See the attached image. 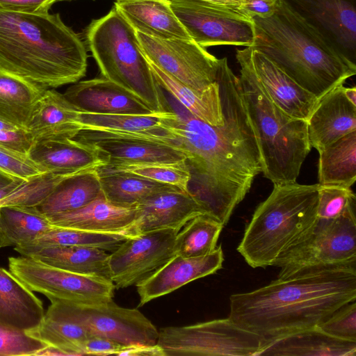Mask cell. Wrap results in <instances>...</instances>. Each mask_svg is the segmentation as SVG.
<instances>
[{
    "mask_svg": "<svg viewBox=\"0 0 356 356\" xmlns=\"http://www.w3.org/2000/svg\"><path fill=\"white\" fill-rule=\"evenodd\" d=\"M171 112L148 115H99L81 112L79 122L82 129L138 136L179 149L177 140L164 124L165 118Z\"/></svg>",
    "mask_w": 356,
    "mask_h": 356,
    "instance_id": "484cf974",
    "label": "cell"
},
{
    "mask_svg": "<svg viewBox=\"0 0 356 356\" xmlns=\"http://www.w3.org/2000/svg\"><path fill=\"white\" fill-rule=\"evenodd\" d=\"M218 83L223 123L211 125L184 109L165 118V127L186 155L188 191L206 215L226 225L262 172L257 140L246 110L238 77L219 59Z\"/></svg>",
    "mask_w": 356,
    "mask_h": 356,
    "instance_id": "6da1fadb",
    "label": "cell"
},
{
    "mask_svg": "<svg viewBox=\"0 0 356 356\" xmlns=\"http://www.w3.org/2000/svg\"><path fill=\"white\" fill-rule=\"evenodd\" d=\"M114 6L136 32L163 39H191L169 0H121Z\"/></svg>",
    "mask_w": 356,
    "mask_h": 356,
    "instance_id": "d4e9b609",
    "label": "cell"
},
{
    "mask_svg": "<svg viewBox=\"0 0 356 356\" xmlns=\"http://www.w3.org/2000/svg\"><path fill=\"white\" fill-rule=\"evenodd\" d=\"M26 257L64 270L111 280L109 254L102 249L79 245L42 248Z\"/></svg>",
    "mask_w": 356,
    "mask_h": 356,
    "instance_id": "f546056e",
    "label": "cell"
},
{
    "mask_svg": "<svg viewBox=\"0 0 356 356\" xmlns=\"http://www.w3.org/2000/svg\"><path fill=\"white\" fill-rule=\"evenodd\" d=\"M104 195L97 169L64 177L36 208L47 218L79 209Z\"/></svg>",
    "mask_w": 356,
    "mask_h": 356,
    "instance_id": "f1b7e54d",
    "label": "cell"
},
{
    "mask_svg": "<svg viewBox=\"0 0 356 356\" xmlns=\"http://www.w3.org/2000/svg\"><path fill=\"white\" fill-rule=\"evenodd\" d=\"M224 261L221 245L201 257H184L175 254L154 273L136 284L139 296L138 307L167 295L182 286L215 273Z\"/></svg>",
    "mask_w": 356,
    "mask_h": 356,
    "instance_id": "d6986e66",
    "label": "cell"
},
{
    "mask_svg": "<svg viewBox=\"0 0 356 356\" xmlns=\"http://www.w3.org/2000/svg\"><path fill=\"white\" fill-rule=\"evenodd\" d=\"M53 226L36 207H0V248L22 245Z\"/></svg>",
    "mask_w": 356,
    "mask_h": 356,
    "instance_id": "d590c367",
    "label": "cell"
},
{
    "mask_svg": "<svg viewBox=\"0 0 356 356\" xmlns=\"http://www.w3.org/2000/svg\"><path fill=\"white\" fill-rule=\"evenodd\" d=\"M354 300L356 267L314 268L277 278L252 291L232 294L228 318L261 337L264 346L318 327L337 309Z\"/></svg>",
    "mask_w": 356,
    "mask_h": 356,
    "instance_id": "7a4b0ae2",
    "label": "cell"
},
{
    "mask_svg": "<svg viewBox=\"0 0 356 356\" xmlns=\"http://www.w3.org/2000/svg\"><path fill=\"white\" fill-rule=\"evenodd\" d=\"M318 184L351 187L356 180V131L318 151Z\"/></svg>",
    "mask_w": 356,
    "mask_h": 356,
    "instance_id": "836d02e7",
    "label": "cell"
},
{
    "mask_svg": "<svg viewBox=\"0 0 356 356\" xmlns=\"http://www.w3.org/2000/svg\"><path fill=\"white\" fill-rule=\"evenodd\" d=\"M278 0H245L248 14L260 17H268L276 10Z\"/></svg>",
    "mask_w": 356,
    "mask_h": 356,
    "instance_id": "7dc6e473",
    "label": "cell"
},
{
    "mask_svg": "<svg viewBox=\"0 0 356 356\" xmlns=\"http://www.w3.org/2000/svg\"><path fill=\"white\" fill-rule=\"evenodd\" d=\"M307 122L309 145L318 152L356 131V106L345 96L343 85L319 99Z\"/></svg>",
    "mask_w": 356,
    "mask_h": 356,
    "instance_id": "44dd1931",
    "label": "cell"
},
{
    "mask_svg": "<svg viewBox=\"0 0 356 356\" xmlns=\"http://www.w3.org/2000/svg\"><path fill=\"white\" fill-rule=\"evenodd\" d=\"M169 1L191 39L201 47L252 46L254 33L252 19L202 0Z\"/></svg>",
    "mask_w": 356,
    "mask_h": 356,
    "instance_id": "4fadbf2b",
    "label": "cell"
},
{
    "mask_svg": "<svg viewBox=\"0 0 356 356\" xmlns=\"http://www.w3.org/2000/svg\"><path fill=\"white\" fill-rule=\"evenodd\" d=\"M128 238L123 234L88 232L77 229L53 226L50 229L14 250L27 256L42 248L54 246H87L113 252Z\"/></svg>",
    "mask_w": 356,
    "mask_h": 356,
    "instance_id": "e575fe53",
    "label": "cell"
},
{
    "mask_svg": "<svg viewBox=\"0 0 356 356\" xmlns=\"http://www.w3.org/2000/svg\"><path fill=\"white\" fill-rule=\"evenodd\" d=\"M124 346L108 338L90 335L84 344V355H118Z\"/></svg>",
    "mask_w": 356,
    "mask_h": 356,
    "instance_id": "bcb514c9",
    "label": "cell"
},
{
    "mask_svg": "<svg viewBox=\"0 0 356 356\" xmlns=\"http://www.w3.org/2000/svg\"><path fill=\"white\" fill-rule=\"evenodd\" d=\"M252 48L318 99L356 74L350 62L284 0L268 17L252 16Z\"/></svg>",
    "mask_w": 356,
    "mask_h": 356,
    "instance_id": "277c9868",
    "label": "cell"
},
{
    "mask_svg": "<svg viewBox=\"0 0 356 356\" xmlns=\"http://www.w3.org/2000/svg\"><path fill=\"white\" fill-rule=\"evenodd\" d=\"M118 355L126 356H165L163 349L158 345L125 346Z\"/></svg>",
    "mask_w": 356,
    "mask_h": 356,
    "instance_id": "c3c4849f",
    "label": "cell"
},
{
    "mask_svg": "<svg viewBox=\"0 0 356 356\" xmlns=\"http://www.w3.org/2000/svg\"><path fill=\"white\" fill-rule=\"evenodd\" d=\"M225 8L234 11L249 19L252 17L248 14L245 8V0H202Z\"/></svg>",
    "mask_w": 356,
    "mask_h": 356,
    "instance_id": "681fc988",
    "label": "cell"
},
{
    "mask_svg": "<svg viewBox=\"0 0 356 356\" xmlns=\"http://www.w3.org/2000/svg\"><path fill=\"white\" fill-rule=\"evenodd\" d=\"M97 172L104 197L112 204L120 207H134L152 195L180 189L138 175L111 170L105 166L97 168Z\"/></svg>",
    "mask_w": 356,
    "mask_h": 356,
    "instance_id": "4dcf8cb0",
    "label": "cell"
},
{
    "mask_svg": "<svg viewBox=\"0 0 356 356\" xmlns=\"http://www.w3.org/2000/svg\"><path fill=\"white\" fill-rule=\"evenodd\" d=\"M273 185L255 209L237 247L254 268L273 266L317 219L319 184Z\"/></svg>",
    "mask_w": 356,
    "mask_h": 356,
    "instance_id": "5b68a950",
    "label": "cell"
},
{
    "mask_svg": "<svg viewBox=\"0 0 356 356\" xmlns=\"http://www.w3.org/2000/svg\"><path fill=\"white\" fill-rule=\"evenodd\" d=\"M65 97L81 113L99 115H148L154 112L134 93L103 77L81 81Z\"/></svg>",
    "mask_w": 356,
    "mask_h": 356,
    "instance_id": "ffe728a7",
    "label": "cell"
},
{
    "mask_svg": "<svg viewBox=\"0 0 356 356\" xmlns=\"http://www.w3.org/2000/svg\"><path fill=\"white\" fill-rule=\"evenodd\" d=\"M356 208L335 219L316 220L312 227L282 253L273 266L277 278L314 268L356 267Z\"/></svg>",
    "mask_w": 356,
    "mask_h": 356,
    "instance_id": "ba28073f",
    "label": "cell"
},
{
    "mask_svg": "<svg viewBox=\"0 0 356 356\" xmlns=\"http://www.w3.org/2000/svg\"><path fill=\"white\" fill-rule=\"evenodd\" d=\"M88 57L58 13L0 10V67L47 89L83 78Z\"/></svg>",
    "mask_w": 356,
    "mask_h": 356,
    "instance_id": "3957f363",
    "label": "cell"
},
{
    "mask_svg": "<svg viewBox=\"0 0 356 356\" xmlns=\"http://www.w3.org/2000/svg\"><path fill=\"white\" fill-rule=\"evenodd\" d=\"M317 327L333 337L356 341L355 300L337 309Z\"/></svg>",
    "mask_w": 356,
    "mask_h": 356,
    "instance_id": "b9f144b4",
    "label": "cell"
},
{
    "mask_svg": "<svg viewBox=\"0 0 356 356\" xmlns=\"http://www.w3.org/2000/svg\"><path fill=\"white\" fill-rule=\"evenodd\" d=\"M17 179L0 171V188L10 184Z\"/></svg>",
    "mask_w": 356,
    "mask_h": 356,
    "instance_id": "f5cc1de1",
    "label": "cell"
},
{
    "mask_svg": "<svg viewBox=\"0 0 356 356\" xmlns=\"http://www.w3.org/2000/svg\"><path fill=\"white\" fill-rule=\"evenodd\" d=\"M85 39L102 76L134 93L154 112L170 111L136 31L115 6L91 22L86 29Z\"/></svg>",
    "mask_w": 356,
    "mask_h": 356,
    "instance_id": "52a82bcc",
    "label": "cell"
},
{
    "mask_svg": "<svg viewBox=\"0 0 356 356\" xmlns=\"http://www.w3.org/2000/svg\"><path fill=\"white\" fill-rule=\"evenodd\" d=\"M46 89L0 67V119L26 129Z\"/></svg>",
    "mask_w": 356,
    "mask_h": 356,
    "instance_id": "1f68e13d",
    "label": "cell"
},
{
    "mask_svg": "<svg viewBox=\"0 0 356 356\" xmlns=\"http://www.w3.org/2000/svg\"><path fill=\"white\" fill-rule=\"evenodd\" d=\"M343 92L346 98L356 106V88L355 86L346 88L343 86Z\"/></svg>",
    "mask_w": 356,
    "mask_h": 356,
    "instance_id": "816d5d0a",
    "label": "cell"
},
{
    "mask_svg": "<svg viewBox=\"0 0 356 356\" xmlns=\"http://www.w3.org/2000/svg\"><path fill=\"white\" fill-rule=\"evenodd\" d=\"M81 111L55 90L46 89L33 108L26 129L34 141L73 138L82 127Z\"/></svg>",
    "mask_w": 356,
    "mask_h": 356,
    "instance_id": "603a6c76",
    "label": "cell"
},
{
    "mask_svg": "<svg viewBox=\"0 0 356 356\" xmlns=\"http://www.w3.org/2000/svg\"><path fill=\"white\" fill-rule=\"evenodd\" d=\"M33 143L26 129L0 119V146L28 154Z\"/></svg>",
    "mask_w": 356,
    "mask_h": 356,
    "instance_id": "ee69618b",
    "label": "cell"
},
{
    "mask_svg": "<svg viewBox=\"0 0 356 356\" xmlns=\"http://www.w3.org/2000/svg\"><path fill=\"white\" fill-rule=\"evenodd\" d=\"M24 180L17 179L10 184L0 188V200L15 191Z\"/></svg>",
    "mask_w": 356,
    "mask_h": 356,
    "instance_id": "f907efd6",
    "label": "cell"
},
{
    "mask_svg": "<svg viewBox=\"0 0 356 356\" xmlns=\"http://www.w3.org/2000/svg\"><path fill=\"white\" fill-rule=\"evenodd\" d=\"M28 156L44 172L65 175L97 169L107 163L93 145L72 138L34 141Z\"/></svg>",
    "mask_w": 356,
    "mask_h": 356,
    "instance_id": "7402d4cb",
    "label": "cell"
},
{
    "mask_svg": "<svg viewBox=\"0 0 356 356\" xmlns=\"http://www.w3.org/2000/svg\"><path fill=\"white\" fill-rule=\"evenodd\" d=\"M236 58L248 65L265 94L280 109L293 118L308 120L319 99L252 47L237 49Z\"/></svg>",
    "mask_w": 356,
    "mask_h": 356,
    "instance_id": "2e32d148",
    "label": "cell"
},
{
    "mask_svg": "<svg viewBox=\"0 0 356 356\" xmlns=\"http://www.w3.org/2000/svg\"><path fill=\"white\" fill-rule=\"evenodd\" d=\"M147 61L159 86L176 99L185 109L209 124L216 126L223 123L218 84L200 93L167 74L148 59Z\"/></svg>",
    "mask_w": 356,
    "mask_h": 356,
    "instance_id": "d6a6232c",
    "label": "cell"
},
{
    "mask_svg": "<svg viewBox=\"0 0 356 356\" xmlns=\"http://www.w3.org/2000/svg\"><path fill=\"white\" fill-rule=\"evenodd\" d=\"M47 346L26 331L0 323V356H35Z\"/></svg>",
    "mask_w": 356,
    "mask_h": 356,
    "instance_id": "60d3db41",
    "label": "cell"
},
{
    "mask_svg": "<svg viewBox=\"0 0 356 356\" xmlns=\"http://www.w3.org/2000/svg\"><path fill=\"white\" fill-rule=\"evenodd\" d=\"M179 231L163 229L129 236L109 254L108 265L115 289L134 286L165 264L175 254Z\"/></svg>",
    "mask_w": 356,
    "mask_h": 356,
    "instance_id": "5bb4252c",
    "label": "cell"
},
{
    "mask_svg": "<svg viewBox=\"0 0 356 356\" xmlns=\"http://www.w3.org/2000/svg\"><path fill=\"white\" fill-rule=\"evenodd\" d=\"M104 166L111 170L138 175L157 182L178 187L184 191L188 190V185L191 179V170L186 161Z\"/></svg>",
    "mask_w": 356,
    "mask_h": 356,
    "instance_id": "74e56055",
    "label": "cell"
},
{
    "mask_svg": "<svg viewBox=\"0 0 356 356\" xmlns=\"http://www.w3.org/2000/svg\"><path fill=\"white\" fill-rule=\"evenodd\" d=\"M68 175H70L44 172L24 181L15 191L0 200V207H36L51 193L61 179Z\"/></svg>",
    "mask_w": 356,
    "mask_h": 356,
    "instance_id": "f35d334b",
    "label": "cell"
},
{
    "mask_svg": "<svg viewBox=\"0 0 356 356\" xmlns=\"http://www.w3.org/2000/svg\"><path fill=\"white\" fill-rule=\"evenodd\" d=\"M64 1H70V0H64Z\"/></svg>",
    "mask_w": 356,
    "mask_h": 356,
    "instance_id": "db71d44e",
    "label": "cell"
},
{
    "mask_svg": "<svg viewBox=\"0 0 356 356\" xmlns=\"http://www.w3.org/2000/svg\"><path fill=\"white\" fill-rule=\"evenodd\" d=\"M64 0H0V10L31 14L49 13L51 6Z\"/></svg>",
    "mask_w": 356,
    "mask_h": 356,
    "instance_id": "f6af8a7d",
    "label": "cell"
},
{
    "mask_svg": "<svg viewBox=\"0 0 356 356\" xmlns=\"http://www.w3.org/2000/svg\"><path fill=\"white\" fill-rule=\"evenodd\" d=\"M236 60L241 94L259 145L262 173L273 184L296 182L312 148L307 122L288 115L275 105L248 65Z\"/></svg>",
    "mask_w": 356,
    "mask_h": 356,
    "instance_id": "8992f818",
    "label": "cell"
},
{
    "mask_svg": "<svg viewBox=\"0 0 356 356\" xmlns=\"http://www.w3.org/2000/svg\"><path fill=\"white\" fill-rule=\"evenodd\" d=\"M0 171L13 177L28 181L44 170L28 156L0 146Z\"/></svg>",
    "mask_w": 356,
    "mask_h": 356,
    "instance_id": "7bdbcfd3",
    "label": "cell"
},
{
    "mask_svg": "<svg viewBox=\"0 0 356 356\" xmlns=\"http://www.w3.org/2000/svg\"><path fill=\"white\" fill-rule=\"evenodd\" d=\"M72 139L93 145L106 160V166L186 161L179 149L134 135L81 130Z\"/></svg>",
    "mask_w": 356,
    "mask_h": 356,
    "instance_id": "9a60e30c",
    "label": "cell"
},
{
    "mask_svg": "<svg viewBox=\"0 0 356 356\" xmlns=\"http://www.w3.org/2000/svg\"><path fill=\"white\" fill-rule=\"evenodd\" d=\"M116 1H121V0H116Z\"/></svg>",
    "mask_w": 356,
    "mask_h": 356,
    "instance_id": "11a10c76",
    "label": "cell"
},
{
    "mask_svg": "<svg viewBox=\"0 0 356 356\" xmlns=\"http://www.w3.org/2000/svg\"><path fill=\"white\" fill-rule=\"evenodd\" d=\"M223 225L206 215H198L189 220L179 232L175 241V254L184 257L206 255L217 247Z\"/></svg>",
    "mask_w": 356,
    "mask_h": 356,
    "instance_id": "8d00e7d4",
    "label": "cell"
},
{
    "mask_svg": "<svg viewBox=\"0 0 356 356\" xmlns=\"http://www.w3.org/2000/svg\"><path fill=\"white\" fill-rule=\"evenodd\" d=\"M136 35L146 58L179 82L200 93L218 84L219 59L193 40Z\"/></svg>",
    "mask_w": 356,
    "mask_h": 356,
    "instance_id": "7c38bea8",
    "label": "cell"
},
{
    "mask_svg": "<svg viewBox=\"0 0 356 356\" xmlns=\"http://www.w3.org/2000/svg\"><path fill=\"white\" fill-rule=\"evenodd\" d=\"M44 315L42 302L12 273L0 267V323L29 332Z\"/></svg>",
    "mask_w": 356,
    "mask_h": 356,
    "instance_id": "4316f807",
    "label": "cell"
},
{
    "mask_svg": "<svg viewBox=\"0 0 356 356\" xmlns=\"http://www.w3.org/2000/svg\"><path fill=\"white\" fill-rule=\"evenodd\" d=\"M137 216L125 235L135 236L163 229H180L192 218L206 214L188 190L170 191L152 195L136 206Z\"/></svg>",
    "mask_w": 356,
    "mask_h": 356,
    "instance_id": "ac0fdd59",
    "label": "cell"
},
{
    "mask_svg": "<svg viewBox=\"0 0 356 356\" xmlns=\"http://www.w3.org/2000/svg\"><path fill=\"white\" fill-rule=\"evenodd\" d=\"M356 356V341L333 337L318 327L266 343L257 356Z\"/></svg>",
    "mask_w": 356,
    "mask_h": 356,
    "instance_id": "83f0119b",
    "label": "cell"
},
{
    "mask_svg": "<svg viewBox=\"0 0 356 356\" xmlns=\"http://www.w3.org/2000/svg\"><path fill=\"white\" fill-rule=\"evenodd\" d=\"M136 216V207L118 206L102 195L79 209L48 218L54 226L125 235Z\"/></svg>",
    "mask_w": 356,
    "mask_h": 356,
    "instance_id": "cb8c5ba5",
    "label": "cell"
},
{
    "mask_svg": "<svg viewBox=\"0 0 356 356\" xmlns=\"http://www.w3.org/2000/svg\"><path fill=\"white\" fill-rule=\"evenodd\" d=\"M8 267L28 289L44 295L50 301L95 304L111 300L114 296L111 280L64 270L29 257H10Z\"/></svg>",
    "mask_w": 356,
    "mask_h": 356,
    "instance_id": "8fae6325",
    "label": "cell"
},
{
    "mask_svg": "<svg viewBox=\"0 0 356 356\" xmlns=\"http://www.w3.org/2000/svg\"><path fill=\"white\" fill-rule=\"evenodd\" d=\"M46 312L81 326L91 335L124 346L157 344L159 330L155 325L138 309L122 307L113 299L95 304L54 300Z\"/></svg>",
    "mask_w": 356,
    "mask_h": 356,
    "instance_id": "30bf717a",
    "label": "cell"
},
{
    "mask_svg": "<svg viewBox=\"0 0 356 356\" xmlns=\"http://www.w3.org/2000/svg\"><path fill=\"white\" fill-rule=\"evenodd\" d=\"M354 208H356V197L350 187L320 185L318 218L335 219Z\"/></svg>",
    "mask_w": 356,
    "mask_h": 356,
    "instance_id": "ab89813d",
    "label": "cell"
},
{
    "mask_svg": "<svg viewBox=\"0 0 356 356\" xmlns=\"http://www.w3.org/2000/svg\"><path fill=\"white\" fill-rule=\"evenodd\" d=\"M157 344L165 356H257L264 339L227 317L162 327Z\"/></svg>",
    "mask_w": 356,
    "mask_h": 356,
    "instance_id": "9c48e42d",
    "label": "cell"
},
{
    "mask_svg": "<svg viewBox=\"0 0 356 356\" xmlns=\"http://www.w3.org/2000/svg\"><path fill=\"white\" fill-rule=\"evenodd\" d=\"M356 65V0H284Z\"/></svg>",
    "mask_w": 356,
    "mask_h": 356,
    "instance_id": "e0dca14e",
    "label": "cell"
}]
</instances>
